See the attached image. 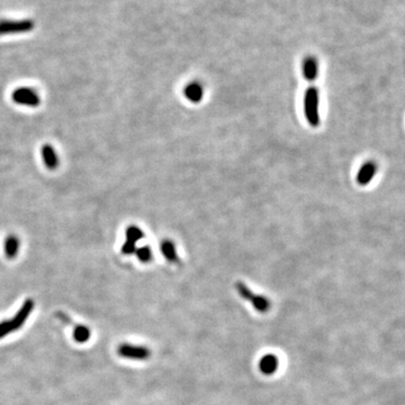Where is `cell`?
Here are the masks:
<instances>
[{
    "mask_svg": "<svg viewBox=\"0 0 405 405\" xmlns=\"http://www.w3.org/2000/svg\"><path fill=\"white\" fill-rule=\"evenodd\" d=\"M304 114L312 127L320 125V93L316 87H308L303 99Z\"/></svg>",
    "mask_w": 405,
    "mask_h": 405,
    "instance_id": "6da1fadb",
    "label": "cell"
},
{
    "mask_svg": "<svg viewBox=\"0 0 405 405\" xmlns=\"http://www.w3.org/2000/svg\"><path fill=\"white\" fill-rule=\"evenodd\" d=\"M235 289L240 297L251 304L253 310H256L258 313H267L270 311L271 300L267 296L254 293L242 282H237L235 284Z\"/></svg>",
    "mask_w": 405,
    "mask_h": 405,
    "instance_id": "7a4b0ae2",
    "label": "cell"
},
{
    "mask_svg": "<svg viewBox=\"0 0 405 405\" xmlns=\"http://www.w3.org/2000/svg\"><path fill=\"white\" fill-rule=\"evenodd\" d=\"M33 300L27 299L26 302L24 303V305L20 308L19 312L15 315L14 319L11 320H6L3 322L0 323V338L6 337L7 335H10L11 332L18 330L22 325L25 323V321L28 319L31 312L33 310Z\"/></svg>",
    "mask_w": 405,
    "mask_h": 405,
    "instance_id": "3957f363",
    "label": "cell"
},
{
    "mask_svg": "<svg viewBox=\"0 0 405 405\" xmlns=\"http://www.w3.org/2000/svg\"><path fill=\"white\" fill-rule=\"evenodd\" d=\"M35 27L34 20L25 19H0V36L11 34H24L32 32Z\"/></svg>",
    "mask_w": 405,
    "mask_h": 405,
    "instance_id": "277c9868",
    "label": "cell"
},
{
    "mask_svg": "<svg viewBox=\"0 0 405 405\" xmlns=\"http://www.w3.org/2000/svg\"><path fill=\"white\" fill-rule=\"evenodd\" d=\"M117 352L120 357L132 360L143 361L151 357V350L145 346L123 344L118 347Z\"/></svg>",
    "mask_w": 405,
    "mask_h": 405,
    "instance_id": "5b68a950",
    "label": "cell"
},
{
    "mask_svg": "<svg viewBox=\"0 0 405 405\" xmlns=\"http://www.w3.org/2000/svg\"><path fill=\"white\" fill-rule=\"evenodd\" d=\"M11 98L16 104L28 107H36L41 103V98L37 91L32 88H27V87H20V88L15 89L11 95Z\"/></svg>",
    "mask_w": 405,
    "mask_h": 405,
    "instance_id": "8992f818",
    "label": "cell"
},
{
    "mask_svg": "<svg viewBox=\"0 0 405 405\" xmlns=\"http://www.w3.org/2000/svg\"><path fill=\"white\" fill-rule=\"evenodd\" d=\"M378 166L376 164V161L374 160H368L366 161L364 165H362L360 168H359L357 176H356V181L359 186H367L373 181V179L375 178L376 174H377Z\"/></svg>",
    "mask_w": 405,
    "mask_h": 405,
    "instance_id": "52a82bcc",
    "label": "cell"
},
{
    "mask_svg": "<svg viewBox=\"0 0 405 405\" xmlns=\"http://www.w3.org/2000/svg\"><path fill=\"white\" fill-rule=\"evenodd\" d=\"M279 359L275 353H266L258 361V369L262 375L271 376L277 373Z\"/></svg>",
    "mask_w": 405,
    "mask_h": 405,
    "instance_id": "ba28073f",
    "label": "cell"
},
{
    "mask_svg": "<svg viewBox=\"0 0 405 405\" xmlns=\"http://www.w3.org/2000/svg\"><path fill=\"white\" fill-rule=\"evenodd\" d=\"M302 72L307 81H314L319 76V61L315 57L308 56L303 60Z\"/></svg>",
    "mask_w": 405,
    "mask_h": 405,
    "instance_id": "9c48e42d",
    "label": "cell"
},
{
    "mask_svg": "<svg viewBox=\"0 0 405 405\" xmlns=\"http://www.w3.org/2000/svg\"><path fill=\"white\" fill-rule=\"evenodd\" d=\"M183 94H185V97L189 100L190 103L197 104L202 102V99L204 97V88L203 86L200 85L197 81H193L185 87L183 89Z\"/></svg>",
    "mask_w": 405,
    "mask_h": 405,
    "instance_id": "30bf717a",
    "label": "cell"
},
{
    "mask_svg": "<svg viewBox=\"0 0 405 405\" xmlns=\"http://www.w3.org/2000/svg\"><path fill=\"white\" fill-rule=\"evenodd\" d=\"M41 154L42 159H43L44 161V165L47 166L50 170L58 168V166H59V158H58V154L52 145L44 144L43 147H42Z\"/></svg>",
    "mask_w": 405,
    "mask_h": 405,
    "instance_id": "8fae6325",
    "label": "cell"
},
{
    "mask_svg": "<svg viewBox=\"0 0 405 405\" xmlns=\"http://www.w3.org/2000/svg\"><path fill=\"white\" fill-rule=\"evenodd\" d=\"M160 251L162 256L166 258V260L170 264H178L179 256L177 252L176 244L171 240H164L160 243Z\"/></svg>",
    "mask_w": 405,
    "mask_h": 405,
    "instance_id": "7c38bea8",
    "label": "cell"
},
{
    "mask_svg": "<svg viewBox=\"0 0 405 405\" xmlns=\"http://www.w3.org/2000/svg\"><path fill=\"white\" fill-rule=\"evenodd\" d=\"M5 254L7 258L12 259L17 256L19 250V239L16 235L7 236L5 240Z\"/></svg>",
    "mask_w": 405,
    "mask_h": 405,
    "instance_id": "4fadbf2b",
    "label": "cell"
},
{
    "mask_svg": "<svg viewBox=\"0 0 405 405\" xmlns=\"http://www.w3.org/2000/svg\"><path fill=\"white\" fill-rule=\"evenodd\" d=\"M125 236H126L127 242H132V243L136 244L137 242L144 237V233L140 228L135 227V225H131L125 231Z\"/></svg>",
    "mask_w": 405,
    "mask_h": 405,
    "instance_id": "5bb4252c",
    "label": "cell"
},
{
    "mask_svg": "<svg viewBox=\"0 0 405 405\" xmlns=\"http://www.w3.org/2000/svg\"><path fill=\"white\" fill-rule=\"evenodd\" d=\"M135 254H136L137 259H139L141 262H143V264H148V262L151 261V259H152L151 249L147 247V245H144V247H141V248H136Z\"/></svg>",
    "mask_w": 405,
    "mask_h": 405,
    "instance_id": "9a60e30c",
    "label": "cell"
},
{
    "mask_svg": "<svg viewBox=\"0 0 405 405\" xmlns=\"http://www.w3.org/2000/svg\"><path fill=\"white\" fill-rule=\"evenodd\" d=\"M74 339L76 341H78L79 344H85V342L89 339L90 338V331L89 329L87 327H78L76 330H74Z\"/></svg>",
    "mask_w": 405,
    "mask_h": 405,
    "instance_id": "2e32d148",
    "label": "cell"
},
{
    "mask_svg": "<svg viewBox=\"0 0 405 405\" xmlns=\"http://www.w3.org/2000/svg\"><path fill=\"white\" fill-rule=\"evenodd\" d=\"M135 250H136V244L132 243V242L125 241V243L123 244V247H122V253L129 256V254L135 253Z\"/></svg>",
    "mask_w": 405,
    "mask_h": 405,
    "instance_id": "e0dca14e",
    "label": "cell"
}]
</instances>
